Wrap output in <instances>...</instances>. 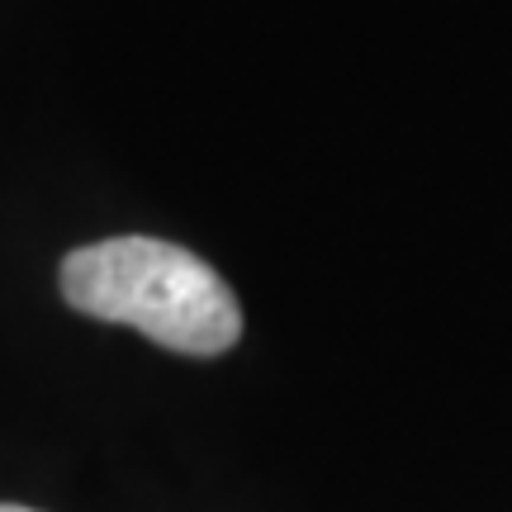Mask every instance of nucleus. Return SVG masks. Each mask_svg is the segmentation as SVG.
<instances>
[{"mask_svg": "<svg viewBox=\"0 0 512 512\" xmlns=\"http://www.w3.org/2000/svg\"><path fill=\"white\" fill-rule=\"evenodd\" d=\"M62 299L181 356H223L242 337V304L209 261L162 238H110L62 261Z\"/></svg>", "mask_w": 512, "mask_h": 512, "instance_id": "f257e3e1", "label": "nucleus"}, {"mask_svg": "<svg viewBox=\"0 0 512 512\" xmlns=\"http://www.w3.org/2000/svg\"><path fill=\"white\" fill-rule=\"evenodd\" d=\"M0 512H34V508H15V503H0Z\"/></svg>", "mask_w": 512, "mask_h": 512, "instance_id": "f03ea898", "label": "nucleus"}]
</instances>
